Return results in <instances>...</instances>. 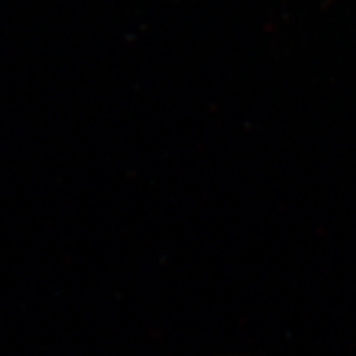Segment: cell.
I'll return each mask as SVG.
<instances>
[]
</instances>
